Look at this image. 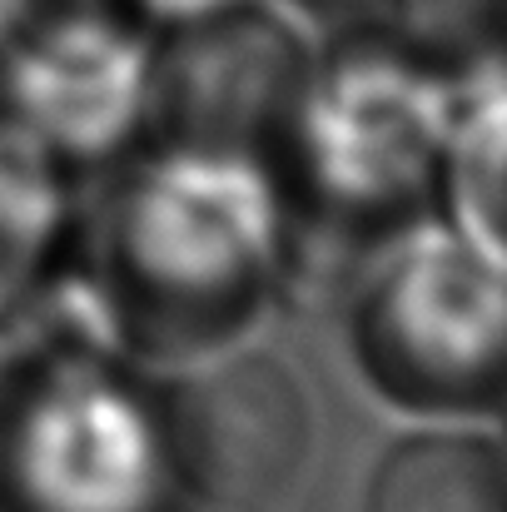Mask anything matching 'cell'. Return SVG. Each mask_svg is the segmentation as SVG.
I'll return each mask as SVG.
<instances>
[{
	"label": "cell",
	"mask_w": 507,
	"mask_h": 512,
	"mask_svg": "<svg viewBox=\"0 0 507 512\" xmlns=\"http://www.w3.org/2000/svg\"><path fill=\"white\" fill-rule=\"evenodd\" d=\"M60 304L150 373L259 339L289 309V209L274 170L239 150L140 140L90 184Z\"/></svg>",
	"instance_id": "6da1fadb"
},
{
	"label": "cell",
	"mask_w": 507,
	"mask_h": 512,
	"mask_svg": "<svg viewBox=\"0 0 507 512\" xmlns=\"http://www.w3.org/2000/svg\"><path fill=\"white\" fill-rule=\"evenodd\" d=\"M453 125L448 50L393 20L314 40L274 179L289 209V304L348 284L393 229L438 209Z\"/></svg>",
	"instance_id": "7a4b0ae2"
},
{
	"label": "cell",
	"mask_w": 507,
	"mask_h": 512,
	"mask_svg": "<svg viewBox=\"0 0 507 512\" xmlns=\"http://www.w3.org/2000/svg\"><path fill=\"white\" fill-rule=\"evenodd\" d=\"M343 348L358 383L418 423H468L507 403V259L423 214L378 239L343 294Z\"/></svg>",
	"instance_id": "3957f363"
},
{
	"label": "cell",
	"mask_w": 507,
	"mask_h": 512,
	"mask_svg": "<svg viewBox=\"0 0 507 512\" xmlns=\"http://www.w3.org/2000/svg\"><path fill=\"white\" fill-rule=\"evenodd\" d=\"M179 503L160 373L65 304L40 314L0 418V512H165Z\"/></svg>",
	"instance_id": "277c9868"
},
{
	"label": "cell",
	"mask_w": 507,
	"mask_h": 512,
	"mask_svg": "<svg viewBox=\"0 0 507 512\" xmlns=\"http://www.w3.org/2000/svg\"><path fill=\"white\" fill-rule=\"evenodd\" d=\"M155 50L110 0H50L0 55V115L95 184L150 135Z\"/></svg>",
	"instance_id": "5b68a950"
},
{
	"label": "cell",
	"mask_w": 507,
	"mask_h": 512,
	"mask_svg": "<svg viewBox=\"0 0 507 512\" xmlns=\"http://www.w3.org/2000/svg\"><path fill=\"white\" fill-rule=\"evenodd\" d=\"M179 498L224 512L284 508L319 448V408L304 373L249 339L204 363L160 373Z\"/></svg>",
	"instance_id": "8992f818"
},
{
	"label": "cell",
	"mask_w": 507,
	"mask_h": 512,
	"mask_svg": "<svg viewBox=\"0 0 507 512\" xmlns=\"http://www.w3.org/2000/svg\"><path fill=\"white\" fill-rule=\"evenodd\" d=\"M314 35L274 0H244L214 20L160 35L145 140H189L254 155L274 170Z\"/></svg>",
	"instance_id": "52a82bcc"
},
{
	"label": "cell",
	"mask_w": 507,
	"mask_h": 512,
	"mask_svg": "<svg viewBox=\"0 0 507 512\" xmlns=\"http://www.w3.org/2000/svg\"><path fill=\"white\" fill-rule=\"evenodd\" d=\"M90 184L0 115V334L50 314L70 284Z\"/></svg>",
	"instance_id": "ba28073f"
},
{
	"label": "cell",
	"mask_w": 507,
	"mask_h": 512,
	"mask_svg": "<svg viewBox=\"0 0 507 512\" xmlns=\"http://www.w3.org/2000/svg\"><path fill=\"white\" fill-rule=\"evenodd\" d=\"M363 512H507V443L463 423H418L373 458Z\"/></svg>",
	"instance_id": "9c48e42d"
},
{
	"label": "cell",
	"mask_w": 507,
	"mask_h": 512,
	"mask_svg": "<svg viewBox=\"0 0 507 512\" xmlns=\"http://www.w3.org/2000/svg\"><path fill=\"white\" fill-rule=\"evenodd\" d=\"M115 10H125L130 20H140L145 30L169 35V30H184V25H199V20H214L244 0H110Z\"/></svg>",
	"instance_id": "30bf717a"
},
{
	"label": "cell",
	"mask_w": 507,
	"mask_h": 512,
	"mask_svg": "<svg viewBox=\"0 0 507 512\" xmlns=\"http://www.w3.org/2000/svg\"><path fill=\"white\" fill-rule=\"evenodd\" d=\"M50 0H0V55L30 30V20L45 10Z\"/></svg>",
	"instance_id": "8fae6325"
},
{
	"label": "cell",
	"mask_w": 507,
	"mask_h": 512,
	"mask_svg": "<svg viewBox=\"0 0 507 512\" xmlns=\"http://www.w3.org/2000/svg\"><path fill=\"white\" fill-rule=\"evenodd\" d=\"M294 10H309V15H334V20H363V15H378L383 5L393 0H289Z\"/></svg>",
	"instance_id": "7c38bea8"
},
{
	"label": "cell",
	"mask_w": 507,
	"mask_h": 512,
	"mask_svg": "<svg viewBox=\"0 0 507 512\" xmlns=\"http://www.w3.org/2000/svg\"><path fill=\"white\" fill-rule=\"evenodd\" d=\"M30 329V324H25ZM25 329L15 334H0V418H5V398H10V378H15V363H20V343H25Z\"/></svg>",
	"instance_id": "4fadbf2b"
},
{
	"label": "cell",
	"mask_w": 507,
	"mask_h": 512,
	"mask_svg": "<svg viewBox=\"0 0 507 512\" xmlns=\"http://www.w3.org/2000/svg\"><path fill=\"white\" fill-rule=\"evenodd\" d=\"M165 512H224V508H209V503H194V498H179V503H169Z\"/></svg>",
	"instance_id": "5bb4252c"
},
{
	"label": "cell",
	"mask_w": 507,
	"mask_h": 512,
	"mask_svg": "<svg viewBox=\"0 0 507 512\" xmlns=\"http://www.w3.org/2000/svg\"><path fill=\"white\" fill-rule=\"evenodd\" d=\"M503 423H507V403H503ZM503 443H507V428H503Z\"/></svg>",
	"instance_id": "9a60e30c"
}]
</instances>
